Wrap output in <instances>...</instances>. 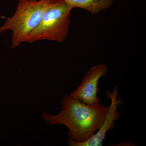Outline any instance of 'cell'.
<instances>
[{
	"mask_svg": "<svg viewBox=\"0 0 146 146\" xmlns=\"http://www.w3.org/2000/svg\"><path fill=\"white\" fill-rule=\"evenodd\" d=\"M118 145H115V146H136L135 143L133 142H121L117 144Z\"/></svg>",
	"mask_w": 146,
	"mask_h": 146,
	"instance_id": "cell-7",
	"label": "cell"
},
{
	"mask_svg": "<svg viewBox=\"0 0 146 146\" xmlns=\"http://www.w3.org/2000/svg\"><path fill=\"white\" fill-rule=\"evenodd\" d=\"M108 70V66L105 63L92 66L84 76L80 84L70 96L89 105L100 103L101 100L97 95L99 91L98 85L100 79L106 75Z\"/></svg>",
	"mask_w": 146,
	"mask_h": 146,
	"instance_id": "cell-4",
	"label": "cell"
},
{
	"mask_svg": "<svg viewBox=\"0 0 146 146\" xmlns=\"http://www.w3.org/2000/svg\"><path fill=\"white\" fill-rule=\"evenodd\" d=\"M108 106L102 104L89 105L67 95L62 100L58 114L44 113L43 119L50 125L61 124L69 130L70 139L83 143L94 136L104 121Z\"/></svg>",
	"mask_w": 146,
	"mask_h": 146,
	"instance_id": "cell-1",
	"label": "cell"
},
{
	"mask_svg": "<svg viewBox=\"0 0 146 146\" xmlns=\"http://www.w3.org/2000/svg\"><path fill=\"white\" fill-rule=\"evenodd\" d=\"M72 9L63 0H56L45 11L38 25L29 33L24 42L32 43L40 40L65 42L69 33Z\"/></svg>",
	"mask_w": 146,
	"mask_h": 146,
	"instance_id": "cell-3",
	"label": "cell"
},
{
	"mask_svg": "<svg viewBox=\"0 0 146 146\" xmlns=\"http://www.w3.org/2000/svg\"><path fill=\"white\" fill-rule=\"evenodd\" d=\"M108 98L110 100V105L108 106L107 113L103 122L95 134L87 141L83 143H77L70 139L68 144L70 146H102L108 131L114 128L115 125V121L118 119L121 116V113L118 108L121 104V97H119L118 86L115 85L112 92L108 91L107 93Z\"/></svg>",
	"mask_w": 146,
	"mask_h": 146,
	"instance_id": "cell-5",
	"label": "cell"
},
{
	"mask_svg": "<svg viewBox=\"0 0 146 146\" xmlns=\"http://www.w3.org/2000/svg\"><path fill=\"white\" fill-rule=\"evenodd\" d=\"M56 0H18L16 11L0 27V33L12 32V48L19 47L39 24L45 11Z\"/></svg>",
	"mask_w": 146,
	"mask_h": 146,
	"instance_id": "cell-2",
	"label": "cell"
},
{
	"mask_svg": "<svg viewBox=\"0 0 146 146\" xmlns=\"http://www.w3.org/2000/svg\"><path fill=\"white\" fill-rule=\"evenodd\" d=\"M72 8L82 9L93 14H98L108 9L113 4V0H63Z\"/></svg>",
	"mask_w": 146,
	"mask_h": 146,
	"instance_id": "cell-6",
	"label": "cell"
}]
</instances>
